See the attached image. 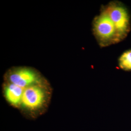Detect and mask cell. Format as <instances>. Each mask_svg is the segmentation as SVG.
I'll use <instances>...</instances> for the list:
<instances>
[{
  "mask_svg": "<svg viewBox=\"0 0 131 131\" xmlns=\"http://www.w3.org/2000/svg\"><path fill=\"white\" fill-rule=\"evenodd\" d=\"M25 89L9 82L5 88V96L11 104L17 106L21 103Z\"/></svg>",
  "mask_w": 131,
  "mask_h": 131,
  "instance_id": "5",
  "label": "cell"
},
{
  "mask_svg": "<svg viewBox=\"0 0 131 131\" xmlns=\"http://www.w3.org/2000/svg\"><path fill=\"white\" fill-rule=\"evenodd\" d=\"M44 97L42 89L37 84H34L25 89L21 103L26 107L35 109L42 104Z\"/></svg>",
  "mask_w": 131,
  "mask_h": 131,
  "instance_id": "4",
  "label": "cell"
},
{
  "mask_svg": "<svg viewBox=\"0 0 131 131\" xmlns=\"http://www.w3.org/2000/svg\"><path fill=\"white\" fill-rule=\"evenodd\" d=\"M114 24L117 43L125 38L130 30V15L127 8L118 2H112L102 8Z\"/></svg>",
  "mask_w": 131,
  "mask_h": 131,
  "instance_id": "1",
  "label": "cell"
},
{
  "mask_svg": "<svg viewBox=\"0 0 131 131\" xmlns=\"http://www.w3.org/2000/svg\"><path fill=\"white\" fill-rule=\"evenodd\" d=\"M93 31L101 46L105 47L117 43L114 24L108 15L102 10L94 19Z\"/></svg>",
  "mask_w": 131,
  "mask_h": 131,
  "instance_id": "2",
  "label": "cell"
},
{
  "mask_svg": "<svg viewBox=\"0 0 131 131\" xmlns=\"http://www.w3.org/2000/svg\"><path fill=\"white\" fill-rule=\"evenodd\" d=\"M120 68L126 71H131V50L124 52L119 59Z\"/></svg>",
  "mask_w": 131,
  "mask_h": 131,
  "instance_id": "6",
  "label": "cell"
},
{
  "mask_svg": "<svg viewBox=\"0 0 131 131\" xmlns=\"http://www.w3.org/2000/svg\"><path fill=\"white\" fill-rule=\"evenodd\" d=\"M7 78L9 83L23 88L38 84L40 81V76L36 71L25 67L13 69L8 74Z\"/></svg>",
  "mask_w": 131,
  "mask_h": 131,
  "instance_id": "3",
  "label": "cell"
}]
</instances>
